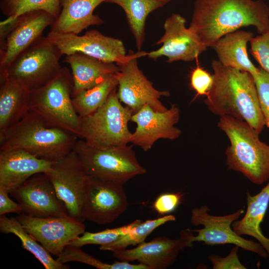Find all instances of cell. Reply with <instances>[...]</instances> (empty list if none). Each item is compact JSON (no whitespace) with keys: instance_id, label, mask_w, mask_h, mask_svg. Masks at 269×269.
Returning a JSON list of instances; mask_svg holds the SVG:
<instances>
[{"instance_id":"cell-1","label":"cell","mask_w":269,"mask_h":269,"mask_svg":"<svg viewBox=\"0 0 269 269\" xmlns=\"http://www.w3.org/2000/svg\"><path fill=\"white\" fill-rule=\"evenodd\" d=\"M249 26L259 34L269 31V7L263 1L196 0L189 28L212 47L226 34Z\"/></svg>"},{"instance_id":"cell-2","label":"cell","mask_w":269,"mask_h":269,"mask_svg":"<svg viewBox=\"0 0 269 269\" xmlns=\"http://www.w3.org/2000/svg\"><path fill=\"white\" fill-rule=\"evenodd\" d=\"M212 87L204 103L213 114L247 122L259 134L265 126L253 76L247 71L211 63Z\"/></svg>"},{"instance_id":"cell-3","label":"cell","mask_w":269,"mask_h":269,"mask_svg":"<svg viewBox=\"0 0 269 269\" xmlns=\"http://www.w3.org/2000/svg\"><path fill=\"white\" fill-rule=\"evenodd\" d=\"M78 139L62 129L48 125L36 114L29 111L0 135V151L23 149L53 162L72 151Z\"/></svg>"},{"instance_id":"cell-4","label":"cell","mask_w":269,"mask_h":269,"mask_svg":"<svg viewBox=\"0 0 269 269\" xmlns=\"http://www.w3.org/2000/svg\"><path fill=\"white\" fill-rule=\"evenodd\" d=\"M218 126L230 141L226 150L228 168L255 184L269 180V145L259 134L247 122L230 116L221 117Z\"/></svg>"},{"instance_id":"cell-5","label":"cell","mask_w":269,"mask_h":269,"mask_svg":"<svg viewBox=\"0 0 269 269\" xmlns=\"http://www.w3.org/2000/svg\"><path fill=\"white\" fill-rule=\"evenodd\" d=\"M73 81L69 70L62 67L51 81L30 91L29 111L48 125L62 129L82 139L81 118L73 105Z\"/></svg>"},{"instance_id":"cell-6","label":"cell","mask_w":269,"mask_h":269,"mask_svg":"<svg viewBox=\"0 0 269 269\" xmlns=\"http://www.w3.org/2000/svg\"><path fill=\"white\" fill-rule=\"evenodd\" d=\"M133 114L129 108L122 105L115 89L96 111L80 117L82 139L99 148L127 145L132 134L128 123Z\"/></svg>"},{"instance_id":"cell-7","label":"cell","mask_w":269,"mask_h":269,"mask_svg":"<svg viewBox=\"0 0 269 269\" xmlns=\"http://www.w3.org/2000/svg\"><path fill=\"white\" fill-rule=\"evenodd\" d=\"M63 55L59 49L47 37L41 36L21 52L0 78H7L30 91L44 86L60 72L59 60Z\"/></svg>"},{"instance_id":"cell-8","label":"cell","mask_w":269,"mask_h":269,"mask_svg":"<svg viewBox=\"0 0 269 269\" xmlns=\"http://www.w3.org/2000/svg\"><path fill=\"white\" fill-rule=\"evenodd\" d=\"M89 176L124 185L146 172L132 145L99 148L78 139L73 148Z\"/></svg>"},{"instance_id":"cell-9","label":"cell","mask_w":269,"mask_h":269,"mask_svg":"<svg viewBox=\"0 0 269 269\" xmlns=\"http://www.w3.org/2000/svg\"><path fill=\"white\" fill-rule=\"evenodd\" d=\"M209 211V208L206 205L192 209L191 224L203 226L201 229L191 230L197 233L193 237V243L202 242L208 245L233 244L262 258H268L266 251L259 242L247 240L233 230L232 225L244 213V209L225 215H213L210 214Z\"/></svg>"},{"instance_id":"cell-10","label":"cell","mask_w":269,"mask_h":269,"mask_svg":"<svg viewBox=\"0 0 269 269\" xmlns=\"http://www.w3.org/2000/svg\"><path fill=\"white\" fill-rule=\"evenodd\" d=\"M56 19L47 12L38 10L24 13L10 22L0 23V73L42 36L44 29Z\"/></svg>"},{"instance_id":"cell-11","label":"cell","mask_w":269,"mask_h":269,"mask_svg":"<svg viewBox=\"0 0 269 269\" xmlns=\"http://www.w3.org/2000/svg\"><path fill=\"white\" fill-rule=\"evenodd\" d=\"M126 61L119 65L120 70L116 73L118 81V97L121 103L129 108L133 114L144 105L149 106L156 111H164L166 108L160 101L161 97H168L167 91H159L154 88L139 69L137 58L147 55L143 51H130Z\"/></svg>"},{"instance_id":"cell-12","label":"cell","mask_w":269,"mask_h":269,"mask_svg":"<svg viewBox=\"0 0 269 269\" xmlns=\"http://www.w3.org/2000/svg\"><path fill=\"white\" fill-rule=\"evenodd\" d=\"M45 173L69 216L83 222L82 210L88 175L76 153L73 150L64 157L53 161Z\"/></svg>"},{"instance_id":"cell-13","label":"cell","mask_w":269,"mask_h":269,"mask_svg":"<svg viewBox=\"0 0 269 269\" xmlns=\"http://www.w3.org/2000/svg\"><path fill=\"white\" fill-rule=\"evenodd\" d=\"M46 37L63 55L81 53L119 66L128 57L122 40L106 36L96 30L87 31L83 35L50 31Z\"/></svg>"},{"instance_id":"cell-14","label":"cell","mask_w":269,"mask_h":269,"mask_svg":"<svg viewBox=\"0 0 269 269\" xmlns=\"http://www.w3.org/2000/svg\"><path fill=\"white\" fill-rule=\"evenodd\" d=\"M123 185L88 175L82 218L99 224L113 222L128 208Z\"/></svg>"},{"instance_id":"cell-15","label":"cell","mask_w":269,"mask_h":269,"mask_svg":"<svg viewBox=\"0 0 269 269\" xmlns=\"http://www.w3.org/2000/svg\"><path fill=\"white\" fill-rule=\"evenodd\" d=\"M16 218L30 235L57 258L67 245L85 232L83 222L70 217L41 218L22 214Z\"/></svg>"},{"instance_id":"cell-16","label":"cell","mask_w":269,"mask_h":269,"mask_svg":"<svg viewBox=\"0 0 269 269\" xmlns=\"http://www.w3.org/2000/svg\"><path fill=\"white\" fill-rule=\"evenodd\" d=\"M9 194L20 205L24 214L41 218L70 217L45 173L33 175Z\"/></svg>"},{"instance_id":"cell-17","label":"cell","mask_w":269,"mask_h":269,"mask_svg":"<svg viewBox=\"0 0 269 269\" xmlns=\"http://www.w3.org/2000/svg\"><path fill=\"white\" fill-rule=\"evenodd\" d=\"M193 236L192 231L186 229L179 233L178 238L156 237L133 249L114 251L113 255L120 261H137L148 269H165L175 262L181 251L192 246Z\"/></svg>"},{"instance_id":"cell-18","label":"cell","mask_w":269,"mask_h":269,"mask_svg":"<svg viewBox=\"0 0 269 269\" xmlns=\"http://www.w3.org/2000/svg\"><path fill=\"white\" fill-rule=\"evenodd\" d=\"M185 23V18L179 14L172 13L167 18L163 25L164 33L155 43L162 46L147 53L148 58L155 60L165 56L169 63L197 59L207 47L195 33L186 27Z\"/></svg>"},{"instance_id":"cell-19","label":"cell","mask_w":269,"mask_h":269,"mask_svg":"<svg viewBox=\"0 0 269 269\" xmlns=\"http://www.w3.org/2000/svg\"><path fill=\"white\" fill-rule=\"evenodd\" d=\"M180 111L172 105L164 111H156L147 105L133 114L131 122L136 128L132 133L130 142L141 147L144 151L150 149L159 139L174 140L178 138L181 131L175 127L179 121Z\"/></svg>"},{"instance_id":"cell-20","label":"cell","mask_w":269,"mask_h":269,"mask_svg":"<svg viewBox=\"0 0 269 269\" xmlns=\"http://www.w3.org/2000/svg\"><path fill=\"white\" fill-rule=\"evenodd\" d=\"M51 161L20 149L0 151V188L9 193L33 175L46 173Z\"/></svg>"},{"instance_id":"cell-21","label":"cell","mask_w":269,"mask_h":269,"mask_svg":"<svg viewBox=\"0 0 269 269\" xmlns=\"http://www.w3.org/2000/svg\"><path fill=\"white\" fill-rule=\"evenodd\" d=\"M106 0H60L61 11L50 31L78 34L90 26L100 25L103 20L93 13Z\"/></svg>"},{"instance_id":"cell-22","label":"cell","mask_w":269,"mask_h":269,"mask_svg":"<svg viewBox=\"0 0 269 269\" xmlns=\"http://www.w3.org/2000/svg\"><path fill=\"white\" fill-rule=\"evenodd\" d=\"M64 61L71 68L73 81L72 97L120 70V67L116 63L103 62L81 53L66 55Z\"/></svg>"},{"instance_id":"cell-23","label":"cell","mask_w":269,"mask_h":269,"mask_svg":"<svg viewBox=\"0 0 269 269\" xmlns=\"http://www.w3.org/2000/svg\"><path fill=\"white\" fill-rule=\"evenodd\" d=\"M253 37L252 32L236 30L220 38L212 47L223 65L247 71L254 76L258 73L259 68L253 64L247 52L248 43Z\"/></svg>"},{"instance_id":"cell-24","label":"cell","mask_w":269,"mask_h":269,"mask_svg":"<svg viewBox=\"0 0 269 269\" xmlns=\"http://www.w3.org/2000/svg\"><path fill=\"white\" fill-rule=\"evenodd\" d=\"M246 195V211L241 219L232 224V228L240 236L247 235L256 239L266 251L269 259V238L261 229L269 205V181L259 193L252 195L247 191Z\"/></svg>"},{"instance_id":"cell-25","label":"cell","mask_w":269,"mask_h":269,"mask_svg":"<svg viewBox=\"0 0 269 269\" xmlns=\"http://www.w3.org/2000/svg\"><path fill=\"white\" fill-rule=\"evenodd\" d=\"M0 135L29 111L30 91L7 78H0Z\"/></svg>"},{"instance_id":"cell-26","label":"cell","mask_w":269,"mask_h":269,"mask_svg":"<svg viewBox=\"0 0 269 269\" xmlns=\"http://www.w3.org/2000/svg\"><path fill=\"white\" fill-rule=\"evenodd\" d=\"M171 0H106V2L119 5L124 10L135 40L138 51H140L145 38L146 18L150 13L163 7Z\"/></svg>"},{"instance_id":"cell-27","label":"cell","mask_w":269,"mask_h":269,"mask_svg":"<svg viewBox=\"0 0 269 269\" xmlns=\"http://www.w3.org/2000/svg\"><path fill=\"white\" fill-rule=\"evenodd\" d=\"M0 231L5 234H12L20 240L22 247L31 253L46 269H68L69 265L54 259L40 244L30 235L20 223L14 218L0 216Z\"/></svg>"},{"instance_id":"cell-28","label":"cell","mask_w":269,"mask_h":269,"mask_svg":"<svg viewBox=\"0 0 269 269\" xmlns=\"http://www.w3.org/2000/svg\"><path fill=\"white\" fill-rule=\"evenodd\" d=\"M118 85L116 73L73 97L74 107L80 117L88 116L99 108Z\"/></svg>"},{"instance_id":"cell-29","label":"cell","mask_w":269,"mask_h":269,"mask_svg":"<svg viewBox=\"0 0 269 269\" xmlns=\"http://www.w3.org/2000/svg\"><path fill=\"white\" fill-rule=\"evenodd\" d=\"M0 9L7 17L0 24L10 22L24 13L38 10L45 11L57 18L61 11L60 0H2Z\"/></svg>"},{"instance_id":"cell-30","label":"cell","mask_w":269,"mask_h":269,"mask_svg":"<svg viewBox=\"0 0 269 269\" xmlns=\"http://www.w3.org/2000/svg\"><path fill=\"white\" fill-rule=\"evenodd\" d=\"M175 219L173 215H169L155 219L141 222L115 242L107 245L100 246V250L113 252L125 249L130 246L139 245L144 242L147 237L159 226L166 222L174 221Z\"/></svg>"},{"instance_id":"cell-31","label":"cell","mask_w":269,"mask_h":269,"mask_svg":"<svg viewBox=\"0 0 269 269\" xmlns=\"http://www.w3.org/2000/svg\"><path fill=\"white\" fill-rule=\"evenodd\" d=\"M61 263L67 264L77 262L92 266L99 269H147L143 264H132L128 262H115L111 264L104 263L85 252L81 247L67 245L57 259Z\"/></svg>"},{"instance_id":"cell-32","label":"cell","mask_w":269,"mask_h":269,"mask_svg":"<svg viewBox=\"0 0 269 269\" xmlns=\"http://www.w3.org/2000/svg\"><path fill=\"white\" fill-rule=\"evenodd\" d=\"M141 222L140 220L137 219L125 226L106 229L96 233L85 231L80 236L72 241L69 245L79 247L87 245H98L100 246L107 245L115 242L122 236L127 234Z\"/></svg>"},{"instance_id":"cell-33","label":"cell","mask_w":269,"mask_h":269,"mask_svg":"<svg viewBox=\"0 0 269 269\" xmlns=\"http://www.w3.org/2000/svg\"><path fill=\"white\" fill-rule=\"evenodd\" d=\"M253 76L265 125L269 129V73L260 67Z\"/></svg>"},{"instance_id":"cell-34","label":"cell","mask_w":269,"mask_h":269,"mask_svg":"<svg viewBox=\"0 0 269 269\" xmlns=\"http://www.w3.org/2000/svg\"><path fill=\"white\" fill-rule=\"evenodd\" d=\"M250 52L263 69L269 73V31L253 37Z\"/></svg>"},{"instance_id":"cell-35","label":"cell","mask_w":269,"mask_h":269,"mask_svg":"<svg viewBox=\"0 0 269 269\" xmlns=\"http://www.w3.org/2000/svg\"><path fill=\"white\" fill-rule=\"evenodd\" d=\"M213 81V75L197 63L190 75V85L196 91L197 96H206L212 87Z\"/></svg>"},{"instance_id":"cell-36","label":"cell","mask_w":269,"mask_h":269,"mask_svg":"<svg viewBox=\"0 0 269 269\" xmlns=\"http://www.w3.org/2000/svg\"><path fill=\"white\" fill-rule=\"evenodd\" d=\"M239 247L235 246L229 254L225 257L211 254L208 259L212 265L213 269H246L239 259L238 251Z\"/></svg>"},{"instance_id":"cell-37","label":"cell","mask_w":269,"mask_h":269,"mask_svg":"<svg viewBox=\"0 0 269 269\" xmlns=\"http://www.w3.org/2000/svg\"><path fill=\"white\" fill-rule=\"evenodd\" d=\"M182 195L179 193H168L159 195L153 203L154 210L163 215L173 211L181 202Z\"/></svg>"},{"instance_id":"cell-38","label":"cell","mask_w":269,"mask_h":269,"mask_svg":"<svg viewBox=\"0 0 269 269\" xmlns=\"http://www.w3.org/2000/svg\"><path fill=\"white\" fill-rule=\"evenodd\" d=\"M9 193L0 188V216L10 213L22 212V208L18 203L11 200L8 196Z\"/></svg>"}]
</instances>
